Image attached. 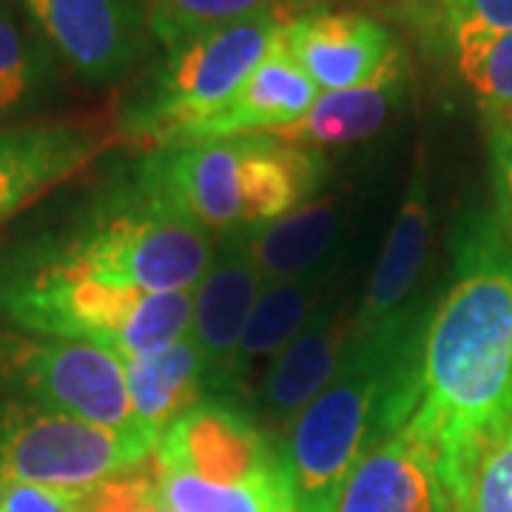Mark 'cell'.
Wrapping results in <instances>:
<instances>
[{"mask_svg":"<svg viewBox=\"0 0 512 512\" xmlns=\"http://www.w3.org/2000/svg\"><path fill=\"white\" fill-rule=\"evenodd\" d=\"M123 373L131 413L157 441L185 410L211 396L208 362L191 333L163 350L123 356Z\"/></svg>","mask_w":512,"mask_h":512,"instance_id":"cell-19","label":"cell"},{"mask_svg":"<svg viewBox=\"0 0 512 512\" xmlns=\"http://www.w3.org/2000/svg\"><path fill=\"white\" fill-rule=\"evenodd\" d=\"M285 15L262 12L163 52V60L131 92L120 114V137L174 146L202 120L220 111L239 83L276 46Z\"/></svg>","mask_w":512,"mask_h":512,"instance_id":"cell-5","label":"cell"},{"mask_svg":"<svg viewBox=\"0 0 512 512\" xmlns=\"http://www.w3.org/2000/svg\"><path fill=\"white\" fill-rule=\"evenodd\" d=\"M0 311L26 333L86 342L123 359L188 336L194 291L146 293L92 279L0 276Z\"/></svg>","mask_w":512,"mask_h":512,"instance_id":"cell-6","label":"cell"},{"mask_svg":"<svg viewBox=\"0 0 512 512\" xmlns=\"http://www.w3.org/2000/svg\"><path fill=\"white\" fill-rule=\"evenodd\" d=\"M319 94V86L305 74V69L276 43L254 72L239 83L231 100L208 120H202L200 126L191 128L180 143L274 134L279 128L299 123Z\"/></svg>","mask_w":512,"mask_h":512,"instance_id":"cell-16","label":"cell"},{"mask_svg":"<svg viewBox=\"0 0 512 512\" xmlns=\"http://www.w3.org/2000/svg\"><path fill=\"white\" fill-rule=\"evenodd\" d=\"M319 3H325V0H279V9H282V15H285L288 6H305L302 12H308V9H319ZM285 18H288V15H285Z\"/></svg>","mask_w":512,"mask_h":512,"instance_id":"cell-31","label":"cell"},{"mask_svg":"<svg viewBox=\"0 0 512 512\" xmlns=\"http://www.w3.org/2000/svg\"><path fill=\"white\" fill-rule=\"evenodd\" d=\"M46 49L89 86L126 80L151 37L140 0H15Z\"/></svg>","mask_w":512,"mask_h":512,"instance_id":"cell-9","label":"cell"},{"mask_svg":"<svg viewBox=\"0 0 512 512\" xmlns=\"http://www.w3.org/2000/svg\"><path fill=\"white\" fill-rule=\"evenodd\" d=\"M396 12L427 49L447 57L470 40L512 29V0H396Z\"/></svg>","mask_w":512,"mask_h":512,"instance_id":"cell-23","label":"cell"},{"mask_svg":"<svg viewBox=\"0 0 512 512\" xmlns=\"http://www.w3.org/2000/svg\"><path fill=\"white\" fill-rule=\"evenodd\" d=\"M353 339V319L322 305L313 311L308 325L291 339V345L274 356L262 382L256 387L259 416L276 424H288L325 390L339 373Z\"/></svg>","mask_w":512,"mask_h":512,"instance_id":"cell-15","label":"cell"},{"mask_svg":"<svg viewBox=\"0 0 512 512\" xmlns=\"http://www.w3.org/2000/svg\"><path fill=\"white\" fill-rule=\"evenodd\" d=\"M154 464L214 484H259L288 476L282 450L228 396H208L185 410L157 441Z\"/></svg>","mask_w":512,"mask_h":512,"instance_id":"cell-10","label":"cell"},{"mask_svg":"<svg viewBox=\"0 0 512 512\" xmlns=\"http://www.w3.org/2000/svg\"><path fill=\"white\" fill-rule=\"evenodd\" d=\"M464 86L476 94L481 111L512 106V29L478 37L450 55Z\"/></svg>","mask_w":512,"mask_h":512,"instance_id":"cell-27","label":"cell"},{"mask_svg":"<svg viewBox=\"0 0 512 512\" xmlns=\"http://www.w3.org/2000/svg\"><path fill=\"white\" fill-rule=\"evenodd\" d=\"M328 271L262 285L254 311L248 316L245 333L239 339L237 359L231 370V393L242 390L248 384V376L254 373V367L279 356L291 345L293 336L308 325Z\"/></svg>","mask_w":512,"mask_h":512,"instance_id":"cell-21","label":"cell"},{"mask_svg":"<svg viewBox=\"0 0 512 512\" xmlns=\"http://www.w3.org/2000/svg\"><path fill=\"white\" fill-rule=\"evenodd\" d=\"M430 242V200L421 168L404 191L396 220L384 242L365 302L353 319V333H376L404 319V305L419 285Z\"/></svg>","mask_w":512,"mask_h":512,"instance_id":"cell-17","label":"cell"},{"mask_svg":"<svg viewBox=\"0 0 512 512\" xmlns=\"http://www.w3.org/2000/svg\"><path fill=\"white\" fill-rule=\"evenodd\" d=\"M140 9L151 43L168 52L191 37L274 12L279 0H140Z\"/></svg>","mask_w":512,"mask_h":512,"instance_id":"cell-25","label":"cell"},{"mask_svg":"<svg viewBox=\"0 0 512 512\" xmlns=\"http://www.w3.org/2000/svg\"><path fill=\"white\" fill-rule=\"evenodd\" d=\"M421 339L410 319L353 333L339 373L288 427L282 461L296 512H330L356 461L416 407Z\"/></svg>","mask_w":512,"mask_h":512,"instance_id":"cell-2","label":"cell"},{"mask_svg":"<svg viewBox=\"0 0 512 512\" xmlns=\"http://www.w3.org/2000/svg\"><path fill=\"white\" fill-rule=\"evenodd\" d=\"M151 478L165 512H296L288 476L259 484H214L154 464Z\"/></svg>","mask_w":512,"mask_h":512,"instance_id":"cell-22","label":"cell"},{"mask_svg":"<svg viewBox=\"0 0 512 512\" xmlns=\"http://www.w3.org/2000/svg\"><path fill=\"white\" fill-rule=\"evenodd\" d=\"M407 427L441 458L453 487L484 444L512 427V251L484 228L421 333Z\"/></svg>","mask_w":512,"mask_h":512,"instance_id":"cell-1","label":"cell"},{"mask_svg":"<svg viewBox=\"0 0 512 512\" xmlns=\"http://www.w3.org/2000/svg\"><path fill=\"white\" fill-rule=\"evenodd\" d=\"M137 183L205 234H239L313 200L325 160L274 134H242L151 148Z\"/></svg>","mask_w":512,"mask_h":512,"instance_id":"cell-3","label":"cell"},{"mask_svg":"<svg viewBox=\"0 0 512 512\" xmlns=\"http://www.w3.org/2000/svg\"><path fill=\"white\" fill-rule=\"evenodd\" d=\"M342 231V205L336 197L305 202L291 214L245 231L248 251L262 282H285L328 271V259Z\"/></svg>","mask_w":512,"mask_h":512,"instance_id":"cell-20","label":"cell"},{"mask_svg":"<svg viewBox=\"0 0 512 512\" xmlns=\"http://www.w3.org/2000/svg\"><path fill=\"white\" fill-rule=\"evenodd\" d=\"M276 43L305 69L319 92L370 83L404 55L396 35L382 20L325 6L288 15Z\"/></svg>","mask_w":512,"mask_h":512,"instance_id":"cell-12","label":"cell"},{"mask_svg":"<svg viewBox=\"0 0 512 512\" xmlns=\"http://www.w3.org/2000/svg\"><path fill=\"white\" fill-rule=\"evenodd\" d=\"M493 163H512V106L484 111Z\"/></svg>","mask_w":512,"mask_h":512,"instance_id":"cell-29","label":"cell"},{"mask_svg":"<svg viewBox=\"0 0 512 512\" xmlns=\"http://www.w3.org/2000/svg\"><path fill=\"white\" fill-rule=\"evenodd\" d=\"M404 72H407L404 55H399L370 83L339 89V92H322L299 123L279 128L274 131V137L313 151L367 140L376 131H382L387 120L402 106L407 92Z\"/></svg>","mask_w":512,"mask_h":512,"instance_id":"cell-18","label":"cell"},{"mask_svg":"<svg viewBox=\"0 0 512 512\" xmlns=\"http://www.w3.org/2000/svg\"><path fill=\"white\" fill-rule=\"evenodd\" d=\"M330 512H458V507L439 453L404 424L356 461Z\"/></svg>","mask_w":512,"mask_h":512,"instance_id":"cell-13","label":"cell"},{"mask_svg":"<svg viewBox=\"0 0 512 512\" xmlns=\"http://www.w3.org/2000/svg\"><path fill=\"white\" fill-rule=\"evenodd\" d=\"M120 131L89 120L0 126V228L23 208L83 174Z\"/></svg>","mask_w":512,"mask_h":512,"instance_id":"cell-11","label":"cell"},{"mask_svg":"<svg viewBox=\"0 0 512 512\" xmlns=\"http://www.w3.org/2000/svg\"><path fill=\"white\" fill-rule=\"evenodd\" d=\"M0 512H86V493L0 481Z\"/></svg>","mask_w":512,"mask_h":512,"instance_id":"cell-28","label":"cell"},{"mask_svg":"<svg viewBox=\"0 0 512 512\" xmlns=\"http://www.w3.org/2000/svg\"><path fill=\"white\" fill-rule=\"evenodd\" d=\"M453 495L458 512H512V427L467 461Z\"/></svg>","mask_w":512,"mask_h":512,"instance_id":"cell-26","label":"cell"},{"mask_svg":"<svg viewBox=\"0 0 512 512\" xmlns=\"http://www.w3.org/2000/svg\"><path fill=\"white\" fill-rule=\"evenodd\" d=\"M154 447L146 427H100L32 404L0 407V481L89 493L140 470Z\"/></svg>","mask_w":512,"mask_h":512,"instance_id":"cell-7","label":"cell"},{"mask_svg":"<svg viewBox=\"0 0 512 512\" xmlns=\"http://www.w3.org/2000/svg\"><path fill=\"white\" fill-rule=\"evenodd\" d=\"M262 285L265 282L251 259L245 231L225 234L220 242H214L211 265L194 288L191 316V339L208 362L211 396L231 399V370L239 339L245 333Z\"/></svg>","mask_w":512,"mask_h":512,"instance_id":"cell-14","label":"cell"},{"mask_svg":"<svg viewBox=\"0 0 512 512\" xmlns=\"http://www.w3.org/2000/svg\"><path fill=\"white\" fill-rule=\"evenodd\" d=\"M49 49L20 15L15 0H0V117L35 103L49 77Z\"/></svg>","mask_w":512,"mask_h":512,"instance_id":"cell-24","label":"cell"},{"mask_svg":"<svg viewBox=\"0 0 512 512\" xmlns=\"http://www.w3.org/2000/svg\"><path fill=\"white\" fill-rule=\"evenodd\" d=\"M214 256V237L131 183L72 237L32 256L23 279H92L146 293L194 291Z\"/></svg>","mask_w":512,"mask_h":512,"instance_id":"cell-4","label":"cell"},{"mask_svg":"<svg viewBox=\"0 0 512 512\" xmlns=\"http://www.w3.org/2000/svg\"><path fill=\"white\" fill-rule=\"evenodd\" d=\"M0 384L49 413L117 430L143 427L128 404L123 359L97 345L0 330Z\"/></svg>","mask_w":512,"mask_h":512,"instance_id":"cell-8","label":"cell"},{"mask_svg":"<svg viewBox=\"0 0 512 512\" xmlns=\"http://www.w3.org/2000/svg\"><path fill=\"white\" fill-rule=\"evenodd\" d=\"M498 194V234L512 251V163H493Z\"/></svg>","mask_w":512,"mask_h":512,"instance_id":"cell-30","label":"cell"}]
</instances>
